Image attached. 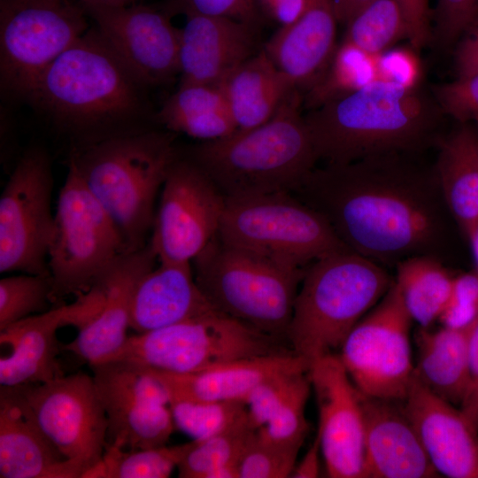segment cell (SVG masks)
Instances as JSON below:
<instances>
[{"mask_svg": "<svg viewBox=\"0 0 478 478\" xmlns=\"http://www.w3.org/2000/svg\"><path fill=\"white\" fill-rule=\"evenodd\" d=\"M321 454L320 442L316 435L312 443L302 458L296 464L290 477L292 478H315L320 474V456Z\"/></svg>", "mask_w": 478, "mask_h": 478, "instance_id": "cell-51", "label": "cell"}, {"mask_svg": "<svg viewBox=\"0 0 478 478\" xmlns=\"http://www.w3.org/2000/svg\"><path fill=\"white\" fill-rule=\"evenodd\" d=\"M214 311L195 280L190 262H159L136 286L130 328L143 333Z\"/></svg>", "mask_w": 478, "mask_h": 478, "instance_id": "cell-27", "label": "cell"}, {"mask_svg": "<svg viewBox=\"0 0 478 478\" xmlns=\"http://www.w3.org/2000/svg\"><path fill=\"white\" fill-rule=\"evenodd\" d=\"M308 374L318 407L317 435L328 476L365 478L362 394L337 354L311 363Z\"/></svg>", "mask_w": 478, "mask_h": 478, "instance_id": "cell-18", "label": "cell"}, {"mask_svg": "<svg viewBox=\"0 0 478 478\" xmlns=\"http://www.w3.org/2000/svg\"><path fill=\"white\" fill-rule=\"evenodd\" d=\"M81 313V303L76 298L0 330L1 346L10 349L0 358L1 386L39 384L64 375L57 331L63 326H76Z\"/></svg>", "mask_w": 478, "mask_h": 478, "instance_id": "cell-22", "label": "cell"}, {"mask_svg": "<svg viewBox=\"0 0 478 478\" xmlns=\"http://www.w3.org/2000/svg\"><path fill=\"white\" fill-rule=\"evenodd\" d=\"M412 322L393 281L347 335L337 355L362 395L397 402L405 398L415 366Z\"/></svg>", "mask_w": 478, "mask_h": 478, "instance_id": "cell-12", "label": "cell"}, {"mask_svg": "<svg viewBox=\"0 0 478 478\" xmlns=\"http://www.w3.org/2000/svg\"><path fill=\"white\" fill-rule=\"evenodd\" d=\"M461 37L455 55L457 77L478 74V16Z\"/></svg>", "mask_w": 478, "mask_h": 478, "instance_id": "cell-49", "label": "cell"}, {"mask_svg": "<svg viewBox=\"0 0 478 478\" xmlns=\"http://www.w3.org/2000/svg\"><path fill=\"white\" fill-rule=\"evenodd\" d=\"M158 124L202 142L217 140L237 130L220 85L180 83L156 112Z\"/></svg>", "mask_w": 478, "mask_h": 478, "instance_id": "cell-31", "label": "cell"}, {"mask_svg": "<svg viewBox=\"0 0 478 478\" xmlns=\"http://www.w3.org/2000/svg\"><path fill=\"white\" fill-rule=\"evenodd\" d=\"M459 409L478 431V323L471 333L467 386Z\"/></svg>", "mask_w": 478, "mask_h": 478, "instance_id": "cell-48", "label": "cell"}, {"mask_svg": "<svg viewBox=\"0 0 478 478\" xmlns=\"http://www.w3.org/2000/svg\"><path fill=\"white\" fill-rule=\"evenodd\" d=\"M75 0H0V89L26 103L50 65L89 28Z\"/></svg>", "mask_w": 478, "mask_h": 478, "instance_id": "cell-11", "label": "cell"}, {"mask_svg": "<svg viewBox=\"0 0 478 478\" xmlns=\"http://www.w3.org/2000/svg\"><path fill=\"white\" fill-rule=\"evenodd\" d=\"M191 266L198 287L215 309L287 341L303 268L227 243L218 234Z\"/></svg>", "mask_w": 478, "mask_h": 478, "instance_id": "cell-7", "label": "cell"}, {"mask_svg": "<svg viewBox=\"0 0 478 478\" xmlns=\"http://www.w3.org/2000/svg\"><path fill=\"white\" fill-rule=\"evenodd\" d=\"M129 251L99 202L88 189L74 166L59 191L48 251L53 305L66 297L87 292L122 254Z\"/></svg>", "mask_w": 478, "mask_h": 478, "instance_id": "cell-9", "label": "cell"}, {"mask_svg": "<svg viewBox=\"0 0 478 478\" xmlns=\"http://www.w3.org/2000/svg\"><path fill=\"white\" fill-rule=\"evenodd\" d=\"M12 388L66 459L84 473L100 461L107 444L108 420L92 375L79 372Z\"/></svg>", "mask_w": 478, "mask_h": 478, "instance_id": "cell-15", "label": "cell"}, {"mask_svg": "<svg viewBox=\"0 0 478 478\" xmlns=\"http://www.w3.org/2000/svg\"><path fill=\"white\" fill-rule=\"evenodd\" d=\"M443 112L419 86L375 80L304 115L318 161L343 164L424 147Z\"/></svg>", "mask_w": 478, "mask_h": 478, "instance_id": "cell-3", "label": "cell"}, {"mask_svg": "<svg viewBox=\"0 0 478 478\" xmlns=\"http://www.w3.org/2000/svg\"><path fill=\"white\" fill-rule=\"evenodd\" d=\"M256 431L247 413L223 432L203 440H192L189 451L177 467L179 477L210 478L212 473L218 468L238 466Z\"/></svg>", "mask_w": 478, "mask_h": 478, "instance_id": "cell-35", "label": "cell"}, {"mask_svg": "<svg viewBox=\"0 0 478 478\" xmlns=\"http://www.w3.org/2000/svg\"><path fill=\"white\" fill-rule=\"evenodd\" d=\"M308 368L286 371L257 385L245 399L248 417L256 428L263 427L307 374Z\"/></svg>", "mask_w": 478, "mask_h": 478, "instance_id": "cell-41", "label": "cell"}, {"mask_svg": "<svg viewBox=\"0 0 478 478\" xmlns=\"http://www.w3.org/2000/svg\"><path fill=\"white\" fill-rule=\"evenodd\" d=\"M375 0H335L338 21L346 24L358 11Z\"/></svg>", "mask_w": 478, "mask_h": 478, "instance_id": "cell-52", "label": "cell"}, {"mask_svg": "<svg viewBox=\"0 0 478 478\" xmlns=\"http://www.w3.org/2000/svg\"><path fill=\"white\" fill-rule=\"evenodd\" d=\"M169 405L175 428L196 441L225 431L248 413L247 405L242 400H170Z\"/></svg>", "mask_w": 478, "mask_h": 478, "instance_id": "cell-37", "label": "cell"}, {"mask_svg": "<svg viewBox=\"0 0 478 478\" xmlns=\"http://www.w3.org/2000/svg\"><path fill=\"white\" fill-rule=\"evenodd\" d=\"M335 0H305L299 17L279 27L263 50L295 84L307 90L322 74L337 46Z\"/></svg>", "mask_w": 478, "mask_h": 478, "instance_id": "cell-25", "label": "cell"}, {"mask_svg": "<svg viewBox=\"0 0 478 478\" xmlns=\"http://www.w3.org/2000/svg\"><path fill=\"white\" fill-rule=\"evenodd\" d=\"M50 274H25L0 280V330L29 316L48 311L51 303Z\"/></svg>", "mask_w": 478, "mask_h": 478, "instance_id": "cell-38", "label": "cell"}, {"mask_svg": "<svg viewBox=\"0 0 478 478\" xmlns=\"http://www.w3.org/2000/svg\"><path fill=\"white\" fill-rule=\"evenodd\" d=\"M472 329L420 328L414 374L429 390L459 407L467 386Z\"/></svg>", "mask_w": 478, "mask_h": 478, "instance_id": "cell-30", "label": "cell"}, {"mask_svg": "<svg viewBox=\"0 0 478 478\" xmlns=\"http://www.w3.org/2000/svg\"><path fill=\"white\" fill-rule=\"evenodd\" d=\"M435 98L443 114L460 124H478V74L438 86Z\"/></svg>", "mask_w": 478, "mask_h": 478, "instance_id": "cell-44", "label": "cell"}, {"mask_svg": "<svg viewBox=\"0 0 478 478\" xmlns=\"http://www.w3.org/2000/svg\"><path fill=\"white\" fill-rule=\"evenodd\" d=\"M83 474L42 433L17 389L1 386L0 477L81 478Z\"/></svg>", "mask_w": 478, "mask_h": 478, "instance_id": "cell-24", "label": "cell"}, {"mask_svg": "<svg viewBox=\"0 0 478 478\" xmlns=\"http://www.w3.org/2000/svg\"><path fill=\"white\" fill-rule=\"evenodd\" d=\"M298 368L309 369V365L295 353H288L240 359L191 373L148 369L165 387L169 401L245 402L251 391L266 379Z\"/></svg>", "mask_w": 478, "mask_h": 478, "instance_id": "cell-26", "label": "cell"}, {"mask_svg": "<svg viewBox=\"0 0 478 478\" xmlns=\"http://www.w3.org/2000/svg\"><path fill=\"white\" fill-rule=\"evenodd\" d=\"M82 7L116 54L149 89L168 84L179 74L180 29L157 4Z\"/></svg>", "mask_w": 478, "mask_h": 478, "instance_id": "cell-19", "label": "cell"}, {"mask_svg": "<svg viewBox=\"0 0 478 478\" xmlns=\"http://www.w3.org/2000/svg\"><path fill=\"white\" fill-rule=\"evenodd\" d=\"M435 173L446 209L466 234L478 220V130L460 124L441 140Z\"/></svg>", "mask_w": 478, "mask_h": 478, "instance_id": "cell-29", "label": "cell"}, {"mask_svg": "<svg viewBox=\"0 0 478 478\" xmlns=\"http://www.w3.org/2000/svg\"><path fill=\"white\" fill-rule=\"evenodd\" d=\"M300 448L263 440L256 431L239 461V478L290 477Z\"/></svg>", "mask_w": 478, "mask_h": 478, "instance_id": "cell-40", "label": "cell"}, {"mask_svg": "<svg viewBox=\"0 0 478 478\" xmlns=\"http://www.w3.org/2000/svg\"><path fill=\"white\" fill-rule=\"evenodd\" d=\"M149 241L159 262H190L218 234L226 197L192 160L177 158L161 189Z\"/></svg>", "mask_w": 478, "mask_h": 478, "instance_id": "cell-14", "label": "cell"}, {"mask_svg": "<svg viewBox=\"0 0 478 478\" xmlns=\"http://www.w3.org/2000/svg\"><path fill=\"white\" fill-rule=\"evenodd\" d=\"M258 28L226 17L186 16L180 29V83L220 85L262 49Z\"/></svg>", "mask_w": 478, "mask_h": 478, "instance_id": "cell-21", "label": "cell"}, {"mask_svg": "<svg viewBox=\"0 0 478 478\" xmlns=\"http://www.w3.org/2000/svg\"><path fill=\"white\" fill-rule=\"evenodd\" d=\"M402 406L438 474L478 478V431L459 407L433 393L415 374Z\"/></svg>", "mask_w": 478, "mask_h": 478, "instance_id": "cell-20", "label": "cell"}, {"mask_svg": "<svg viewBox=\"0 0 478 478\" xmlns=\"http://www.w3.org/2000/svg\"><path fill=\"white\" fill-rule=\"evenodd\" d=\"M443 327L472 329L478 323V274L474 270L453 278L451 297L439 319Z\"/></svg>", "mask_w": 478, "mask_h": 478, "instance_id": "cell-43", "label": "cell"}, {"mask_svg": "<svg viewBox=\"0 0 478 478\" xmlns=\"http://www.w3.org/2000/svg\"><path fill=\"white\" fill-rule=\"evenodd\" d=\"M218 235L298 268L347 249L319 212L287 192L226 198Z\"/></svg>", "mask_w": 478, "mask_h": 478, "instance_id": "cell-10", "label": "cell"}, {"mask_svg": "<svg viewBox=\"0 0 478 478\" xmlns=\"http://www.w3.org/2000/svg\"><path fill=\"white\" fill-rule=\"evenodd\" d=\"M410 153L315 167L291 192L319 212L350 251L377 263L428 254L438 245L443 204L436 173Z\"/></svg>", "mask_w": 478, "mask_h": 478, "instance_id": "cell-1", "label": "cell"}, {"mask_svg": "<svg viewBox=\"0 0 478 478\" xmlns=\"http://www.w3.org/2000/svg\"><path fill=\"white\" fill-rule=\"evenodd\" d=\"M90 366L108 420L107 444L126 450L166 445L176 428L167 391L149 369L120 359Z\"/></svg>", "mask_w": 478, "mask_h": 478, "instance_id": "cell-16", "label": "cell"}, {"mask_svg": "<svg viewBox=\"0 0 478 478\" xmlns=\"http://www.w3.org/2000/svg\"><path fill=\"white\" fill-rule=\"evenodd\" d=\"M52 189L49 153L30 147L16 162L0 197L1 273L50 274Z\"/></svg>", "mask_w": 478, "mask_h": 478, "instance_id": "cell-13", "label": "cell"}, {"mask_svg": "<svg viewBox=\"0 0 478 478\" xmlns=\"http://www.w3.org/2000/svg\"><path fill=\"white\" fill-rule=\"evenodd\" d=\"M294 90L266 122L217 140L201 142L185 156L227 197L293 192L318 158Z\"/></svg>", "mask_w": 478, "mask_h": 478, "instance_id": "cell-4", "label": "cell"}, {"mask_svg": "<svg viewBox=\"0 0 478 478\" xmlns=\"http://www.w3.org/2000/svg\"><path fill=\"white\" fill-rule=\"evenodd\" d=\"M149 89L94 25L50 65L26 103L80 148L153 129Z\"/></svg>", "mask_w": 478, "mask_h": 478, "instance_id": "cell-2", "label": "cell"}, {"mask_svg": "<svg viewBox=\"0 0 478 478\" xmlns=\"http://www.w3.org/2000/svg\"><path fill=\"white\" fill-rule=\"evenodd\" d=\"M311 389L307 372L271 419L257 429L258 436L271 443L302 446L309 431L305 406Z\"/></svg>", "mask_w": 478, "mask_h": 478, "instance_id": "cell-39", "label": "cell"}, {"mask_svg": "<svg viewBox=\"0 0 478 478\" xmlns=\"http://www.w3.org/2000/svg\"><path fill=\"white\" fill-rule=\"evenodd\" d=\"M365 478H430L438 473L402 402L362 395Z\"/></svg>", "mask_w": 478, "mask_h": 478, "instance_id": "cell-23", "label": "cell"}, {"mask_svg": "<svg viewBox=\"0 0 478 478\" xmlns=\"http://www.w3.org/2000/svg\"><path fill=\"white\" fill-rule=\"evenodd\" d=\"M264 18L279 25V27L293 23L304 10L305 0H256Z\"/></svg>", "mask_w": 478, "mask_h": 478, "instance_id": "cell-50", "label": "cell"}, {"mask_svg": "<svg viewBox=\"0 0 478 478\" xmlns=\"http://www.w3.org/2000/svg\"><path fill=\"white\" fill-rule=\"evenodd\" d=\"M407 27V39L415 50L424 47L431 37L429 0H395Z\"/></svg>", "mask_w": 478, "mask_h": 478, "instance_id": "cell-47", "label": "cell"}, {"mask_svg": "<svg viewBox=\"0 0 478 478\" xmlns=\"http://www.w3.org/2000/svg\"><path fill=\"white\" fill-rule=\"evenodd\" d=\"M178 154L173 132L153 128L74 148L69 162L132 251L147 244L157 195Z\"/></svg>", "mask_w": 478, "mask_h": 478, "instance_id": "cell-5", "label": "cell"}, {"mask_svg": "<svg viewBox=\"0 0 478 478\" xmlns=\"http://www.w3.org/2000/svg\"><path fill=\"white\" fill-rule=\"evenodd\" d=\"M377 60L378 55L342 40L322 74L305 90L303 104L309 111L377 80Z\"/></svg>", "mask_w": 478, "mask_h": 478, "instance_id": "cell-33", "label": "cell"}, {"mask_svg": "<svg viewBox=\"0 0 478 478\" xmlns=\"http://www.w3.org/2000/svg\"><path fill=\"white\" fill-rule=\"evenodd\" d=\"M454 276L431 255L409 257L397 264L394 281L402 301L420 328L438 320L451 297Z\"/></svg>", "mask_w": 478, "mask_h": 478, "instance_id": "cell-32", "label": "cell"}, {"mask_svg": "<svg viewBox=\"0 0 478 478\" xmlns=\"http://www.w3.org/2000/svg\"><path fill=\"white\" fill-rule=\"evenodd\" d=\"M382 264L348 249L312 263L298 289L287 342L308 365L336 354L392 284Z\"/></svg>", "mask_w": 478, "mask_h": 478, "instance_id": "cell-6", "label": "cell"}, {"mask_svg": "<svg viewBox=\"0 0 478 478\" xmlns=\"http://www.w3.org/2000/svg\"><path fill=\"white\" fill-rule=\"evenodd\" d=\"M435 35L443 46L459 39L478 16V0H437Z\"/></svg>", "mask_w": 478, "mask_h": 478, "instance_id": "cell-45", "label": "cell"}, {"mask_svg": "<svg viewBox=\"0 0 478 478\" xmlns=\"http://www.w3.org/2000/svg\"><path fill=\"white\" fill-rule=\"evenodd\" d=\"M420 78V62L411 50L391 48L378 55L377 80L414 87Z\"/></svg>", "mask_w": 478, "mask_h": 478, "instance_id": "cell-46", "label": "cell"}, {"mask_svg": "<svg viewBox=\"0 0 478 478\" xmlns=\"http://www.w3.org/2000/svg\"><path fill=\"white\" fill-rule=\"evenodd\" d=\"M157 256L148 242L120 256L82 293L87 311L77 336L63 348L89 366L112 358L128 337L134 293L142 277L155 267Z\"/></svg>", "mask_w": 478, "mask_h": 478, "instance_id": "cell-17", "label": "cell"}, {"mask_svg": "<svg viewBox=\"0 0 478 478\" xmlns=\"http://www.w3.org/2000/svg\"><path fill=\"white\" fill-rule=\"evenodd\" d=\"M190 444L191 441L135 450L106 444L100 461L82 478H166L178 467Z\"/></svg>", "mask_w": 478, "mask_h": 478, "instance_id": "cell-34", "label": "cell"}, {"mask_svg": "<svg viewBox=\"0 0 478 478\" xmlns=\"http://www.w3.org/2000/svg\"><path fill=\"white\" fill-rule=\"evenodd\" d=\"M288 353L294 352L283 341L214 311L128 335L109 360H126L166 372L191 373L240 359Z\"/></svg>", "mask_w": 478, "mask_h": 478, "instance_id": "cell-8", "label": "cell"}, {"mask_svg": "<svg viewBox=\"0 0 478 478\" xmlns=\"http://www.w3.org/2000/svg\"><path fill=\"white\" fill-rule=\"evenodd\" d=\"M237 130L269 120L297 89L262 49L220 84Z\"/></svg>", "mask_w": 478, "mask_h": 478, "instance_id": "cell-28", "label": "cell"}, {"mask_svg": "<svg viewBox=\"0 0 478 478\" xmlns=\"http://www.w3.org/2000/svg\"><path fill=\"white\" fill-rule=\"evenodd\" d=\"M79 4H95L102 6H112V7H120V6H127L135 4L136 0H75Z\"/></svg>", "mask_w": 478, "mask_h": 478, "instance_id": "cell-54", "label": "cell"}, {"mask_svg": "<svg viewBox=\"0 0 478 478\" xmlns=\"http://www.w3.org/2000/svg\"><path fill=\"white\" fill-rule=\"evenodd\" d=\"M467 236L475 265L474 271L478 274V220L468 229Z\"/></svg>", "mask_w": 478, "mask_h": 478, "instance_id": "cell-53", "label": "cell"}, {"mask_svg": "<svg viewBox=\"0 0 478 478\" xmlns=\"http://www.w3.org/2000/svg\"><path fill=\"white\" fill-rule=\"evenodd\" d=\"M157 5L170 19L180 14L219 16L257 27L264 19L256 0H162Z\"/></svg>", "mask_w": 478, "mask_h": 478, "instance_id": "cell-42", "label": "cell"}, {"mask_svg": "<svg viewBox=\"0 0 478 478\" xmlns=\"http://www.w3.org/2000/svg\"><path fill=\"white\" fill-rule=\"evenodd\" d=\"M343 41L366 54L377 56L407 38V27L395 0H375L346 24Z\"/></svg>", "mask_w": 478, "mask_h": 478, "instance_id": "cell-36", "label": "cell"}]
</instances>
